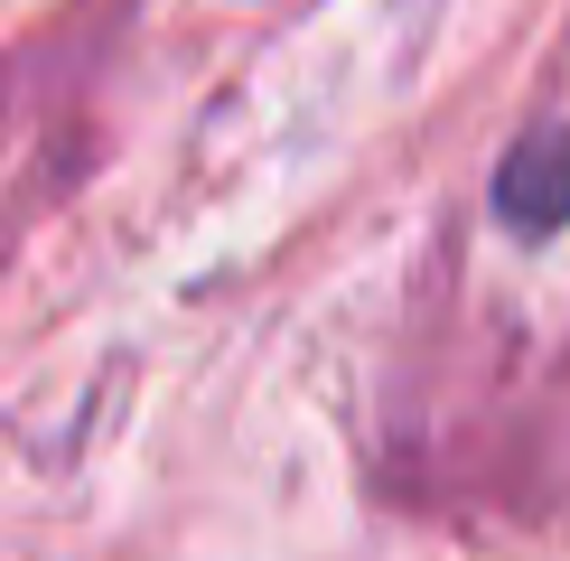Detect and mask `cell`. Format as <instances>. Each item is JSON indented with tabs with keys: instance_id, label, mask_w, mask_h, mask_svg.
I'll return each mask as SVG.
<instances>
[{
	"instance_id": "obj_1",
	"label": "cell",
	"mask_w": 570,
	"mask_h": 561,
	"mask_svg": "<svg viewBox=\"0 0 570 561\" xmlns=\"http://www.w3.org/2000/svg\"><path fill=\"white\" fill-rule=\"evenodd\" d=\"M495 216L514 234H561L570 225V131H533L495 169Z\"/></svg>"
}]
</instances>
